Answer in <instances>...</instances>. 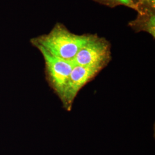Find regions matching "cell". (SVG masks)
Instances as JSON below:
<instances>
[{"mask_svg": "<svg viewBox=\"0 0 155 155\" xmlns=\"http://www.w3.org/2000/svg\"><path fill=\"white\" fill-rule=\"evenodd\" d=\"M101 4L114 8L117 6L123 5L127 6L137 11V7L133 3L132 0H93Z\"/></svg>", "mask_w": 155, "mask_h": 155, "instance_id": "6", "label": "cell"}, {"mask_svg": "<svg viewBox=\"0 0 155 155\" xmlns=\"http://www.w3.org/2000/svg\"><path fill=\"white\" fill-rule=\"evenodd\" d=\"M100 67L80 66L74 64L71 72L68 83L61 102L67 111L72 109L73 104L79 91L103 70Z\"/></svg>", "mask_w": 155, "mask_h": 155, "instance_id": "4", "label": "cell"}, {"mask_svg": "<svg viewBox=\"0 0 155 155\" xmlns=\"http://www.w3.org/2000/svg\"><path fill=\"white\" fill-rule=\"evenodd\" d=\"M110 43L97 34H90L88 40L73 60L74 64L100 67L105 68L111 61Z\"/></svg>", "mask_w": 155, "mask_h": 155, "instance_id": "3", "label": "cell"}, {"mask_svg": "<svg viewBox=\"0 0 155 155\" xmlns=\"http://www.w3.org/2000/svg\"><path fill=\"white\" fill-rule=\"evenodd\" d=\"M90 34L77 35L61 24H57L50 33L32 40L35 47H41L52 55L73 61L78 51L88 40Z\"/></svg>", "mask_w": 155, "mask_h": 155, "instance_id": "1", "label": "cell"}, {"mask_svg": "<svg viewBox=\"0 0 155 155\" xmlns=\"http://www.w3.org/2000/svg\"><path fill=\"white\" fill-rule=\"evenodd\" d=\"M132 1H133V3L137 7V5L139 4V0H132ZM137 10H138V8H137Z\"/></svg>", "mask_w": 155, "mask_h": 155, "instance_id": "7", "label": "cell"}, {"mask_svg": "<svg viewBox=\"0 0 155 155\" xmlns=\"http://www.w3.org/2000/svg\"><path fill=\"white\" fill-rule=\"evenodd\" d=\"M135 20L129 22V25L135 32H145L155 38V9L140 8Z\"/></svg>", "mask_w": 155, "mask_h": 155, "instance_id": "5", "label": "cell"}, {"mask_svg": "<svg viewBox=\"0 0 155 155\" xmlns=\"http://www.w3.org/2000/svg\"><path fill=\"white\" fill-rule=\"evenodd\" d=\"M43 56L47 83L54 93L62 101L74 63L52 55L41 47H36Z\"/></svg>", "mask_w": 155, "mask_h": 155, "instance_id": "2", "label": "cell"}]
</instances>
